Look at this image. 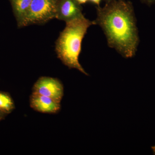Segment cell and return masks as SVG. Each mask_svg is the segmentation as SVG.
I'll return each mask as SVG.
<instances>
[{"label": "cell", "instance_id": "1", "mask_svg": "<svg viewBox=\"0 0 155 155\" xmlns=\"http://www.w3.org/2000/svg\"><path fill=\"white\" fill-rule=\"evenodd\" d=\"M96 25L105 35L109 46L122 57L132 58L139 44L138 31L132 4L126 0H113L103 8L98 6Z\"/></svg>", "mask_w": 155, "mask_h": 155}, {"label": "cell", "instance_id": "2", "mask_svg": "<svg viewBox=\"0 0 155 155\" xmlns=\"http://www.w3.org/2000/svg\"><path fill=\"white\" fill-rule=\"evenodd\" d=\"M66 27L60 34L56 42V52L62 63L71 69L79 70L84 75L88 74L81 66L79 61L81 43L87 29L96 25L84 17L66 22Z\"/></svg>", "mask_w": 155, "mask_h": 155}, {"label": "cell", "instance_id": "3", "mask_svg": "<svg viewBox=\"0 0 155 155\" xmlns=\"http://www.w3.org/2000/svg\"><path fill=\"white\" fill-rule=\"evenodd\" d=\"M57 4V0H33L21 27L43 24L56 18Z\"/></svg>", "mask_w": 155, "mask_h": 155}, {"label": "cell", "instance_id": "4", "mask_svg": "<svg viewBox=\"0 0 155 155\" xmlns=\"http://www.w3.org/2000/svg\"><path fill=\"white\" fill-rule=\"evenodd\" d=\"M32 94L49 97L61 103L64 95V87L61 81L54 78L42 76L34 84Z\"/></svg>", "mask_w": 155, "mask_h": 155}, {"label": "cell", "instance_id": "5", "mask_svg": "<svg viewBox=\"0 0 155 155\" xmlns=\"http://www.w3.org/2000/svg\"><path fill=\"white\" fill-rule=\"evenodd\" d=\"M80 5L75 0H61L58 2L56 19L69 22L83 17Z\"/></svg>", "mask_w": 155, "mask_h": 155}, {"label": "cell", "instance_id": "6", "mask_svg": "<svg viewBox=\"0 0 155 155\" xmlns=\"http://www.w3.org/2000/svg\"><path fill=\"white\" fill-rule=\"evenodd\" d=\"M30 105L34 110L43 114H57L61 109V103L49 97L32 93Z\"/></svg>", "mask_w": 155, "mask_h": 155}, {"label": "cell", "instance_id": "7", "mask_svg": "<svg viewBox=\"0 0 155 155\" xmlns=\"http://www.w3.org/2000/svg\"><path fill=\"white\" fill-rule=\"evenodd\" d=\"M33 0H10L17 25L21 28Z\"/></svg>", "mask_w": 155, "mask_h": 155}, {"label": "cell", "instance_id": "8", "mask_svg": "<svg viewBox=\"0 0 155 155\" xmlns=\"http://www.w3.org/2000/svg\"><path fill=\"white\" fill-rule=\"evenodd\" d=\"M15 109L14 100L7 92L0 91V111L8 115Z\"/></svg>", "mask_w": 155, "mask_h": 155}, {"label": "cell", "instance_id": "9", "mask_svg": "<svg viewBox=\"0 0 155 155\" xmlns=\"http://www.w3.org/2000/svg\"><path fill=\"white\" fill-rule=\"evenodd\" d=\"M7 115H8L4 114V113L0 111V122L2 121L3 120H4V119H5Z\"/></svg>", "mask_w": 155, "mask_h": 155}, {"label": "cell", "instance_id": "10", "mask_svg": "<svg viewBox=\"0 0 155 155\" xmlns=\"http://www.w3.org/2000/svg\"><path fill=\"white\" fill-rule=\"evenodd\" d=\"M143 2L150 5V4H153L155 3V0H141Z\"/></svg>", "mask_w": 155, "mask_h": 155}, {"label": "cell", "instance_id": "11", "mask_svg": "<svg viewBox=\"0 0 155 155\" xmlns=\"http://www.w3.org/2000/svg\"><path fill=\"white\" fill-rule=\"evenodd\" d=\"M89 1H90L94 4H95L98 6H99L100 3H101V0H89Z\"/></svg>", "mask_w": 155, "mask_h": 155}, {"label": "cell", "instance_id": "12", "mask_svg": "<svg viewBox=\"0 0 155 155\" xmlns=\"http://www.w3.org/2000/svg\"><path fill=\"white\" fill-rule=\"evenodd\" d=\"M76 2L78 3L79 4V5H81V4H85L86 3L87 1L89 0H75Z\"/></svg>", "mask_w": 155, "mask_h": 155}, {"label": "cell", "instance_id": "13", "mask_svg": "<svg viewBox=\"0 0 155 155\" xmlns=\"http://www.w3.org/2000/svg\"><path fill=\"white\" fill-rule=\"evenodd\" d=\"M106 1V3L109 2H111V1H113V0H105Z\"/></svg>", "mask_w": 155, "mask_h": 155}, {"label": "cell", "instance_id": "14", "mask_svg": "<svg viewBox=\"0 0 155 155\" xmlns=\"http://www.w3.org/2000/svg\"><path fill=\"white\" fill-rule=\"evenodd\" d=\"M153 149L154 151H155V147H153Z\"/></svg>", "mask_w": 155, "mask_h": 155}]
</instances>
